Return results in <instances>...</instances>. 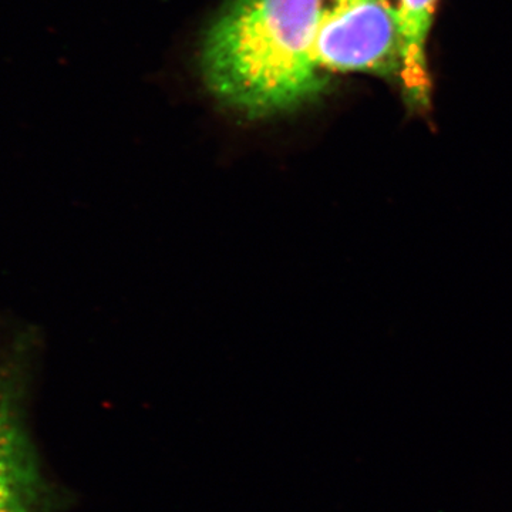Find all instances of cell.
Segmentation results:
<instances>
[{
  "label": "cell",
  "instance_id": "277c9868",
  "mask_svg": "<svg viewBox=\"0 0 512 512\" xmlns=\"http://www.w3.org/2000/svg\"><path fill=\"white\" fill-rule=\"evenodd\" d=\"M439 0H387L403 45L400 77L404 99L412 109L429 107L431 79L427 64V39Z\"/></svg>",
  "mask_w": 512,
  "mask_h": 512
},
{
  "label": "cell",
  "instance_id": "7a4b0ae2",
  "mask_svg": "<svg viewBox=\"0 0 512 512\" xmlns=\"http://www.w3.org/2000/svg\"><path fill=\"white\" fill-rule=\"evenodd\" d=\"M315 60L320 72L402 77L403 45L387 0H323Z\"/></svg>",
  "mask_w": 512,
  "mask_h": 512
},
{
  "label": "cell",
  "instance_id": "6da1fadb",
  "mask_svg": "<svg viewBox=\"0 0 512 512\" xmlns=\"http://www.w3.org/2000/svg\"><path fill=\"white\" fill-rule=\"evenodd\" d=\"M323 0H232L205 36L208 89L249 119L318 99L328 76L315 60Z\"/></svg>",
  "mask_w": 512,
  "mask_h": 512
},
{
  "label": "cell",
  "instance_id": "3957f363",
  "mask_svg": "<svg viewBox=\"0 0 512 512\" xmlns=\"http://www.w3.org/2000/svg\"><path fill=\"white\" fill-rule=\"evenodd\" d=\"M0 512H45V485L23 429L12 379L0 369Z\"/></svg>",
  "mask_w": 512,
  "mask_h": 512
}]
</instances>
